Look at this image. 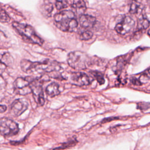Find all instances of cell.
<instances>
[{
	"label": "cell",
	"instance_id": "cell-16",
	"mask_svg": "<svg viewBox=\"0 0 150 150\" xmlns=\"http://www.w3.org/2000/svg\"><path fill=\"white\" fill-rule=\"evenodd\" d=\"M91 73L97 80V81L100 84H103L104 83V76L101 72L97 71H91Z\"/></svg>",
	"mask_w": 150,
	"mask_h": 150
},
{
	"label": "cell",
	"instance_id": "cell-2",
	"mask_svg": "<svg viewBox=\"0 0 150 150\" xmlns=\"http://www.w3.org/2000/svg\"><path fill=\"white\" fill-rule=\"evenodd\" d=\"M22 70L26 73L57 71L60 69L59 64L54 61L46 59L40 62H32L27 60H22L21 62Z\"/></svg>",
	"mask_w": 150,
	"mask_h": 150
},
{
	"label": "cell",
	"instance_id": "cell-17",
	"mask_svg": "<svg viewBox=\"0 0 150 150\" xmlns=\"http://www.w3.org/2000/svg\"><path fill=\"white\" fill-rule=\"evenodd\" d=\"M140 3L139 2V0H132L131 7H130V12L131 13H135L138 12V11L139 8Z\"/></svg>",
	"mask_w": 150,
	"mask_h": 150
},
{
	"label": "cell",
	"instance_id": "cell-19",
	"mask_svg": "<svg viewBox=\"0 0 150 150\" xmlns=\"http://www.w3.org/2000/svg\"><path fill=\"white\" fill-rule=\"evenodd\" d=\"M93 37V33L91 31L87 30L83 32L80 35V39L82 40H87Z\"/></svg>",
	"mask_w": 150,
	"mask_h": 150
},
{
	"label": "cell",
	"instance_id": "cell-20",
	"mask_svg": "<svg viewBox=\"0 0 150 150\" xmlns=\"http://www.w3.org/2000/svg\"><path fill=\"white\" fill-rule=\"evenodd\" d=\"M77 142V141L76 139H73V140H71L70 141L64 143L63 144H62L60 147L56 148V149H64V148H67L69 147H71L73 146H74L76 143Z\"/></svg>",
	"mask_w": 150,
	"mask_h": 150
},
{
	"label": "cell",
	"instance_id": "cell-1",
	"mask_svg": "<svg viewBox=\"0 0 150 150\" xmlns=\"http://www.w3.org/2000/svg\"><path fill=\"white\" fill-rule=\"evenodd\" d=\"M54 19L57 28L63 32H74L78 26L74 12L69 10L62 11L56 13Z\"/></svg>",
	"mask_w": 150,
	"mask_h": 150
},
{
	"label": "cell",
	"instance_id": "cell-21",
	"mask_svg": "<svg viewBox=\"0 0 150 150\" xmlns=\"http://www.w3.org/2000/svg\"><path fill=\"white\" fill-rule=\"evenodd\" d=\"M137 108L141 110H145L150 108V103L141 102L137 103Z\"/></svg>",
	"mask_w": 150,
	"mask_h": 150
},
{
	"label": "cell",
	"instance_id": "cell-3",
	"mask_svg": "<svg viewBox=\"0 0 150 150\" xmlns=\"http://www.w3.org/2000/svg\"><path fill=\"white\" fill-rule=\"evenodd\" d=\"M12 26L24 39L28 40L30 42L38 44L40 46L43 45V39L36 33L34 29L30 25L13 22L12 23Z\"/></svg>",
	"mask_w": 150,
	"mask_h": 150
},
{
	"label": "cell",
	"instance_id": "cell-8",
	"mask_svg": "<svg viewBox=\"0 0 150 150\" xmlns=\"http://www.w3.org/2000/svg\"><path fill=\"white\" fill-rule=\"evenodd\" d=\"M33 97L39 106L43 105L45 103V98L43 93L42 87L40 82L36 79H34L30 84Z\"/></svg>",
	"mask_w": 150,
	"mask_h": 150
},
{
	"label": "cell",
	"instance_id": "cell-12",
	"mask_svg": "<svg viewBox=\"0 0 150 150\" xmlns=\"http://www.w3.org/2000/svg\"><path fill=\"white\" fill-rule=\"evenodd\" d=\"M46 93L50 97H54L60 94L59 86L56 83H52L49 84L46 88Z\"/></svg>",
	"mask_w": 150,
	"mask_h": 150
},
{
	"label": "cell",
	"instance_id": "cell-9",
	"mask_svg": "<svg viewBox=\"0 0 150 150\" xmlns=\"http://www.w3.org/2000/svg\"><path fill=\"white\" fill-rule=\"evenodd\" d=\"M28 107V101L23 98H18L15 100L11 105L10 112L15 117L19 116Z\"/></svg>",
	"mask_w": 150,
	"mask_h": 150
},
{
	"label": "cell",
	"instance_id": "cell-18",
	"mask_svg": "<svg viewBox=\"0 0 150 150\" xmlns=\"http://www.w3.org/2000/svg\"><path fill=\"white\" fill-rule=\"evenodd\" d=\"M55 5L57 9L61 10L67 7V0H56Z\"/></svg>",
	"mask_w": 150,
	"mask_h": 150
},
{
	"label": "cell",
	"instance_id": "cell-5",
	"mask_svg": "<svg viewBox=\"0 0 150 150\" xmlns=\"http://www.w3.org/2000/svg\"><path fill=\"white\" fill-rule=\"evenodd\" d=\"M19 128L18 124L12 120L2 117L0 120V132L1 135L5 137H11L19 132Z\"/></svg>",
	"mask_w": 150,
	"mask_h": 150
},
{
	"label": "cell",
	"instance_id": "cell-25",
	"mask_svg": "<svg viewBox=\"0 0 150 150\" xmlns=\"http://www.w3.org/2000/svg\"><path fill=\"white\" fill-rule=\"evenodd\" d=\"M148 35L150 36V29H149V30L148 31Z\"/></svg>",
	"mask_w": 150,
	"mask_h": 150
},
{
	"label": "cell",
	"instance_id": "cell-15",
	"mask_svg": "<svg viewBox=\"0 0 150 150\" xmlns=\"http://www.w3.org/2000/svg\"><path fill=\"white\" fill-rule=\"evenodd\" d=\"M149 26V21L145 17L142 16L138 21V28L139 30L146 29Z\"/></svg>",
	"mask_w": 150,
	"mask_h": 150
},
{
	"label": "cell",
	"instance_id": "cell-22",
	"mask_svg": "<svg viewBox=\"0 0 150 150\" xmlns=\"http://www.w3.org/2000/svg\"><path fill=\"white\" fill-rule=\"evenodd\" d=\"M10 18L7 15V13L3 9H1V21L2 22H7L9 21Z\"/></svg>",
	"mask_w": 150,
	"mask_h": 150
},
{
	"label": "cell",
	"instance_id": "cell-11",
	"mask_svg": "<svg viewBox=\"0 0 150 150\" xmlns=\"http://www.w3.org/2000/svg\"><path fill=\"white\" fill-rule=\"evenodd\" d=\"M96 22V18L89 15H81L79 18L80 25L86 29L93 28Z\"/></svg>",
	"mask_w": 150,
	"mask_h": 150
},
{
	"label": "cell",
	"instance_id": "cell-23",
	"mask_svg": "<svg viewBox=\"0 0 150 150\" xmlns=\"http://www.w3.org/2000/svg\"><path fill=\"white\" fill-rule=\"evenodd\" d=\"M131 82L132 84H134V85H137V86H139L141 84V82L140 81V80H138L135 78H132L131 79Z\"/></svg>",
	"mask_w": 150,
	"mask_h": 150
},
{
	"label": "cell",
	"instance_id": "cell-4",
	"mask_svg": "<svg viewBox=\"0 0 150 150\" xmlns=\"http://www.w3.org/2000/svg\"><path fill=\"white\" fill-rule=\"evenodd\" d=\"M88 59L86 54L80 51L71 52L67 56L69 65L77 70L86 69L88 63Z\"/></svg>",
	"mask_w": 150,
	"mask_h": 150
},
{
	"label": "cell",
	"instance_id": "cell-13",
	"mask_svg": "<svg viewBox=\"0 0 150 150\" xmlns=\"http://www.w3.org/2000/svg\"><path fill=\"white\" fill-rule=\"evenodd\" d=\"M71 7L76 9L77 12H83L86 8V4L83 0H73L71 4Z\"/></svg>",
	"mask_w": 150,
	"mask_h": 150
},
{
	"label": "cell",
	"instance_id": "cell-10",
	"mask_svg": "<svg viewBox=\"0 0 150 150\" xmlns=\"http://www.w3.org/2000/svg\"><path fill=\"white\" fill-rule=\"evenodd\" d=\"M70 79L73 84L79 86H87L90 83L89 77L84 73H73L71 75Z\"/></svg>",
	"mask_w": 150,
	"mask_h": 150
},
{
	"label": "cell",
	"instance_id": "cell-24",
	"mask_svg": "<svg viewBox=\"0 0 150 150\" xmlns=\"http://www.w3.org/2000/svg\"><path fill=\"white\" fill-rule=\"evenodd\" d=\"M7 109V107L6 105H1V107H0V112L1 113H3L4 112H5Z\"/></svg>",
	"mask_w": 150,
	"mask_h": 150
},
{
	"label": "cell",
	"instance_id": "cell-7",
	"mask_svg": "<svg viewBox=\"0 0 150 150\" xmlns=\"http://www.w3.org/2000/svg\"><path fill=\"white\" fill-rule=\"evenodd\" d=\"M135 22L128 16H124L115 26V30L119 34L124 35L131 32L134 28Z\"/></svg>",
	"mask_w": 150,
	"mask_h": 150
},
{
	"label": "cell",
	"instance_id": "cell-14",
	"mask_svg": "<svg viewBox=\"0 0 150 150\" xmlns=\"http://www.w3.org/2000/svg\"><path fill=\"white\" fill-rule=\"evenodd\" d=\"M42 13L47 16H50L52 13V11H53V5L52 4L49 2L46 1L44 2L42 5Z\"/></svg>",
	"mask_w": 150,
	"mask_h": 150
},
{
	"label": "cell",
	"instance_id": "cell-26",
	"mask_svg": "<svg viewBox=\"0 0 150 150\" xmlns=\"http://www.w3.org/2000/svg\"><path fill=\"white\" fill-rule=\"evenodd\" d=\"M149 73H150V71H149Z\"/></svg>",
	"mask_w": 150,
	"mask_h": 150
},
{
	"label": "cell",
	"instance_id": "cell-6",
	"mask_svg": "<svg viewBox=\"0 0 150 150\" xmlns=\"http://www.w3.org/2000/svg\"><path fill=\"white\" fill-rule=\"evenodd\" d=\"M33 80L29 77L17 78L13 83L15 91L21 95H26L31 93L30 84Z\"/></svg>",
	"mask_w": 150,
	"mask_h": 150
}]
</instances>
